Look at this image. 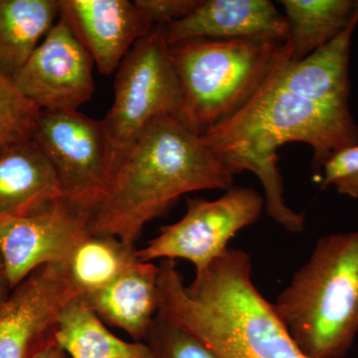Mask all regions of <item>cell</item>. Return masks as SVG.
Wrapping results in <instances>:
<instances>
[{
    "instance_id": "6da1fadb",
    "label": "cell",
    "mask_w": 358,
    "mask_h": 358,
    "mask_svg": "<svg viewBox=\"0 0 358 358\" xmlns=\"http://www.w3.org/2000/svg\"><path fill=\"white\" fill-rule=\"evenodd\" d=\"M357 25L353 21L312 55L282 65L239 112L201 134L236 176L255 174L268 215L291 233L303 230L305 215L285 200L277 152L289 143L312 148L315 178L334 155L358 145L350 107V51Z\"/></svg>"
},
{
    "instance_id": "7a4b0ae2",
    "label": "cell",
    "mask_w": 358,
    "mask_h": 358,
    "mask_svg": "<svg viewBox=\"0 0 358 358\" xmlns=\"http://www.w3.org/2000/svg\"><path fill=\"white\" fill-rule=\"evenodd\" d=\"M159 266L157 313L215 358H310L257 289L247 252L229 247L188 286L176 261Z\"/></svg>"
},
{
    "instance_id": "3957f363",
    "label": "cell",
    "mask_w": 358,
    "mask_h": 358,
    "mask_svg": "<svg viewBox=\"0 0 358 358\" xmlns=\"http://www.w3.org/2000/svg\"><path fill=\"white\" fill-rule=\"evenodd\" d=\"M236 173L178 117L155 120L110 176L91 212L90 234L134 245L148 223L181 196L229 189Z\"/></svg>"
},
{
    "instance_id": "277c9868",
    "label": "cell",
    "mask_w": 358,
    "mask_h": 358,
    "mask_svg": "<svg viewBox=\"0 0 358 358\" xmlns=\"http://www.w3.org/2000/svg\"><path fill=\"white\" fill-rule=\"evenodd\" d=\"M272 303L308 357H345L358 334V232L320 237Z\"/></svg>"
},
{
    "instance_id": "5b68a950",
    "label": "cell",
    "mask_w": 358,
    "mask_h": 358,
    "mask_svg": "<svg viewBox=\"0 0 358 358\" xmlns=\"http://www.w3.org/2000/svg\"><path fill=\"white\" fill-rule=\"evenodd\" d=\"M182 93L179 119L199 134L239 112L291 61L287 40L192 39L171 45Z\"/></svg>"
},
{
    "instance_id": "8992f818",
    "label": "cell",
    "mask_w": 358,
    "mask_h": 358,
    "mask_svg": "<svg viewBox=\"0 0 358 358\" xmlns=\"http://www.w3.org/2000/svg\"><path fill=\"white\" fill-rule=\"evenodd\" d=\"M182 93L164 26L134 44L117 70L112 107L101 121L108 182L143 131L155 120L178 117Z\"/></svg>"
},
{
    "instance_id": "52a82bcc",
    "label": "cell",
    "mask_w": 358,
    "mask_h": 358,
    "mask_svg": "<svg viewBox=\"0 0 358 358\" xmlns=\"http://www.w3.org/2000/svg\"><path fill=\"white\" fill-rule=\"evenodd\" d=\"M187 210L178 222L164 226L143 248L141 262L188 261L195 273L208 267L229 247L240 231L253 225L265 209L263 195L250 187H230L215 200L188 199Z\"/></svg>"
},
{
    "instance_id": "ba28073f",
    "label": "cell",
    "mask_w": 358,
    "mask_h": 358,
    "mask_svg": "<svg viewBox=\"0 0 358 358\" xmlns=\"http://www.w3.org/2000/svg\"><path fill=\"white\" fill-rule=\"evenodd\" d=\"M33 140L51 162L63 196L91 215L108 185L101 121L78 110H41Z\"/></svg>"
},
{
    "instance_id": "9c48e42d",
    "label": "cell",
    "mask_w": 358,
    "mask_h": 358,
    "mask_svg": "<svg viewBox=\"0 0 358 358\" xmlns=\"http://www.w3.org/2000/svg\"><path fill=\"white\" fill-rule=\"evenodd\" d=\"M89 220L63 195L25 215L0 219V256L11 288L40 267L67 262L90 234Z\"/></svg>"
},
{
    "instance_id": "30bf717a",
    "label": "cell",
    "mask_w": 358,
    "mask_h": 358,
    "mask_svg": "<svg viewBox=\"0 0 358 358\" xmlns=\"http://www.w3.org/2000/svg\"><path fill=\"white\" fill-rule=\"evenodd\" d=\"M77 296L66 263L28 275L0 307V358H31L56 343L59 315Z\"/></svg>"
},
{
    "instance_id": "8fae6325",
    "label": "cell",
    "mask_w": 358,
    "mask_h": 358,
    "mask_svg": "<svg viewBox=\"0 0 358 358\" xmlns=\"http://www.w3.org/2000/svg\"><path fill=\"white\" fill-rule=\"evenodd\" d=\"M94 61L59 15L13 81L41 110H78L95 93Z\"/></svg>"
},
{
    "instance_id": "7c38bea8",
    "label": "cell",
    "mask_w": 358,
    "mask_h": 358,
    "mask_svg": "<svg viewBox=\"0 0 358 358\" xmlns=\"http://www.w3.org/2000/svg\"><path fill=\"white\" fill-rule=\"evenodd\" d=\"M68 21L101 74L117 72L136 42L155 25L129 0H59Z\"/></svg>"
},
{
    "instance_id": "4fadbf2b",
    "label": "cell",
    "mask_w": 358,
    "mask_h": 358,
    "mask_svg": "<svg viewBox=\"0 0 358 358\" xmlns=\"http://www.w3.org/2000/svg\"><path fill=\"white\" fill-rule=\"evenodd\" d=\"M169 45L192 39L270 37L287 40L284 14L268 0H200L185 17L164 26Z\"/></svg>"
},
{
    "instance_id": "5bb4252c",
    "label": "cell",
    "mask_w": 358,
    "mask_h": 358,
    "mask_svg": "<svg viewBox=\"0 0 358 358\" xmlns=\"http://www.w3.org/2000/svg\"><path fill=\"white\" fill-rule=\"evenodd\" d=\"M159 266L138 262L109 286L82 296L108 326L143 343L159 312Z\"/></svg>"
},
{
    "instance_id": "9a60e30c",
    "label": "cell",
    "mask_w": 358,
    "mask_h": 358,
    "mask_svg": "<svg viewBox=\"0 0 358 358\" xmlns=\"http://www.w3.org/2000/svg\"><path fill=\"white\" fill-rule=\"evenodd\" d=\"M62 195L57 174L34 140L0 157V219L25 215Z\"/></svg>"
},
{
    "instance_id": "2e32d148",
    "label": "cell",
    "mask_w": 358,
    "mask_h": 358,
    "mask_svg": "<svg viewBox=\"0 0 358 358\" xmlns=\"http://www.w3.org/2000/svg\"><path fill=\"white\" fill-rule=\"evenodd\" d=\"M59 0H0V73L13 80L57 22Z\"/></svg>"
},
{
    "instance_id": "e0dca14e",
    "label": "cell",
    "mask_w": 358,
    "mask_h": 358,
    "mask_svg": "<svg viewBox=\"0 0 358 358\" xmlns=\"http://www.w3.org/2000/svg\"><path fill=\"white\" fill-rule=\"evenodd\" d=\"M55 343L70 358H154L145 343L110 333L81 296L73 298L59 315Z\"/></svg>"
},
{
    "instance_id": "ac0fdd59",
    "label": "cell",
    "mask_w": 358,
    "mask_h": 358,
    "mask_svg": "<svg viewBox=\"0 0 358 358\" xmlns=\"http://www.w3.org/2000/svg\"><path fill=\"white\" fill-rule=\"evenodd\" d=\"M292 61L331 43L358 20V0H282Z\"/></svg>"
},
{
    "instance_id": "d6986e66",
    "label": "cell",
    "mask_w": 358,
    "mask_h": 358,
    "mask_svg": "<svg viewBox=\"0 0 358 358\" xmlns=\"http://www.w3.org/2000/svg\"><path fill=\"white\" fill-rule=\"evenodd\" d=\"M140 261L134 245L108 235L89 234L66 265L79 296H84L109 286Z\"/></svg>"
},
{
    "instance_id": "ffe728a7",
    "label": "cell",
    "mask_w": 358,
    "mask_h": 358,
    "mask_svg": "<svg viewBox=\"0 0 358 358\" xmlns=\"http://www.w3.org/2000/svg\"><path fill=\"white\" fill-rule=\"evenodd\" d=\"M41 110L0 73V157L33 140Z\"/></svg>"
},
{
    "instance_id": "44dd1931",
    "label": "cell",
    "mask_w": 358,
    "mask_h": 358,
    "mask_svg": "<svg viewBox=\"0 0 358 358\" xmlns=\"http://www.w3.org/2000/svg\"><path fill=\"white\" fill-rule=\"evenodd\" d=\"M143 343L154 358H215L201 341L159 313Z\"/></svg>"
},
{
    "instance_id": "7402d4cb",
    "label": "cell",
    "mask_w": 358,
    "mask_h": 358,
    "mask_svg": "<svg viewBox=\"0 0 358 358\" xmlns=\"http://www.w3.org/2000/svg\"><path fill=\"white\" fill-rule=\"evenodd\" d=\"M200 0H136L134 4L155 26H167L185 17Z\"/></svg>"
},
{
    "instance_id": "603a6c76",
    "label": "cell",
    "mask_w": 358,
    "mask_h": 358,
    "mask_svg": "<svg viewBox=\"0 0 358 358\" xmlns=\"http://www.w3.org/2000/svg\"><path fill=\"white\" fill-rule=\"evenodd\" d=\"M358 173V145L345 148L331 157L324 166L315 181L320 187L326 188L334 185L341 179Z\"/></svg>"
},
{
    "instance_id": "cb8c5ba5",
    "label": "cell",
    "mask_w": 358,
    "mask_h": 358,
    "mask_svg": "<svg viewBox=\"0 0 358 358\" xmlns=\"http://www.w3.org/2000/svg\"><path fill=\"white\" fill-rule=\"evenodd\" d=\"M334 186L339 194L358 199V173L341 179Z\"/></svg>"
},
{
    "instance_id": "d4e9b609",
    "label": "cell",
    "mask_w": 358,
    "mask_h": 358,
    "mask_svg": "<svg viewBox=\"0 0 358 358\" xmlns=\"http://www.w3.org/2000/svg\"><path fill=\"white\" fill-rule=\"evenodd\" d=\"M13 292L8 277H7L6 266L0 256V307L8 298L9 294Z\"/></svg>"
},
{
    "instance_id": "484cf974",
    "label": "cell",
    "mask_w": 358,
    "mask_h": 358,
    "mask_svg": "<svg viewBox=\"0 0 358 358\" xmlns=\"http://www.w3.org/2000/svg\"><path fill=\"white\" fill-rule=\"evenodd\" d=\"M31 358H70L56 343H51Z\"/></svg>"
}]
</instances>
